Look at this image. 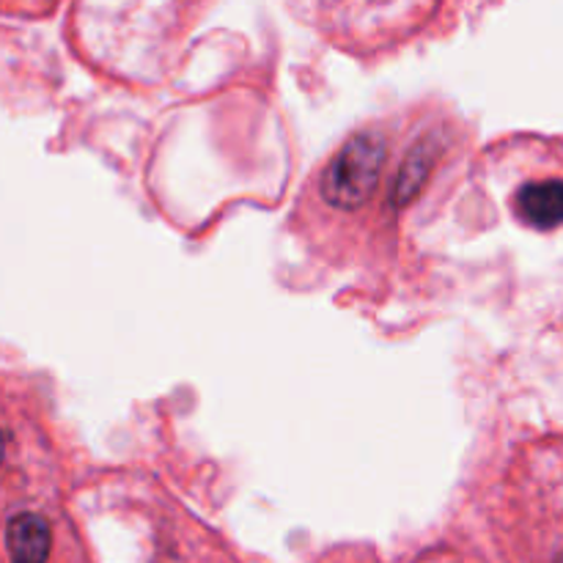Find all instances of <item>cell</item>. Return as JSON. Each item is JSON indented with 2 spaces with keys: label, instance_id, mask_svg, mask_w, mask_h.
I'll use <instances>...</instances> for the list:
<instances>
[{
  "label": "cell",
  "instance_id": "6da1fadb",
  "mask_svg": "<svg viewBox=\"0 0 563 563\" xmlns=\"http://www.w3.org/2000/svg\"><path fill=\"white\" fill-rule=\"evenodd\" d=\"M385 141L379 132H357L330 159L322 176V196L339 209H357L372 201L385 165Z\"/></svg>",
  "mask_w": 563,
  "mask_h": 563
},
{
  "label": "cell",
  "instance_id": "5b68a950",
  "mask_svg": "<svg viewBox=\"0 0 563 563\" xmlns=\"http://www.w3.org/2000/svg\"><path fill=\"white\" fill-rule=\"evenodd\" d=\"M5 449H9V443H5V432H3V427H0V465H3V460H5Z\"/></svg>",
  "mask_w": 563,
  "mask_h": 563
},
{
  "label": "cell",
  "instance_id": "8992f818",
  "mask_svg": "<svg viewBox=\"0 0 563 563\" xmlns=\"http://www.w3.org/2000/svg\"><path fill=\"white\" fill-rule=\"evenodd\" d=\"M555 563H563V553H561V555H559V561H555Z\"/></svg>",
  "mask_w": 563,
  "mask_h": 563
},
{
  "label": "cell",
  "instance_id": "7a4b0ae2",
  "mask_svg": "<svg viewBox=\"0 0 563 563\" xmlns=\"http://www.w3.org/2000/svg\"><path fill=\"white\" fill-rule=\"evenodd\" d=\"M5 548H9L11 563H47L53 533L47 520L36 511H22L11 517L5 526Z\"/></svg>",
  "mask_w": 563,
  "mask_h": 563
},
{
  "label": "cell",
  "instance_id": "3957f363",
  "mask_svg": "<svg viewBox=\"0 0 563 563\" xmlns=\"http://www.w3.org/2000/svg\"><path fill=\"white\" fill-rule=\"evenodd\" d=\"M517 214L531 229H559L563 223V179H542L522 187L517 192Z\"/></svg>",
  "mask_w": 563,
  "mask_h": 563
},
{
  "label": "cell",
  "instance_id": "277c9868",
  "mask_svg": "<svg viewBox=\"0 0 563 563\" xmlns=\"http://www.w3.org/2000/svg\"><path fill=\"white\" fill-rule=\"evenodd\" d=\"M429 168H432V152H429V148L412 152L410 157L405 159V165H401L399 181H396V201H410V198L421 190L423 181H427Z\"/></svg>",
  "mask_w": 563,
  "mask_h": 563
}]
</instances>
